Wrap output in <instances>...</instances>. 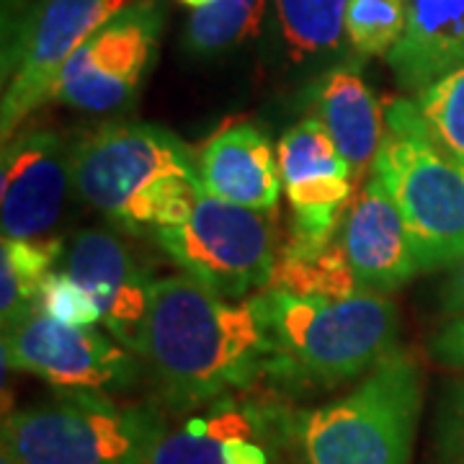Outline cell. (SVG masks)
Wrapping results in <instances>:
<instances>
[{"mask_svg": "<svg viewBox=\"0 0 464 464\" xmlns=\"http://www.w3.org/2000/svg\"><path fill=\"white\" fill-rule=\"evenodd\" d=\"M348 0H271V47L286 67L335 60L346 34Z\"/></svg>", "mask_w": 464, "mask_h": 464, "instance_id": "e0dca14e", "label": "cell"}, {"mask_svg": "<svg viewBox=\"0 0 464 464\" xmlns=\"http://www.w3.org/2000/svg\"><path fill=\"white\" fill-rule=\"evenodd\" d=\"M72 148L52 130L16 132L3 142L0 158V225L3 237L39 240L50 235L65 209Z\"/></svg>", "mask_w": 464, "mask_h": 464, "instance_id": "8fae6325", "label": "cell"}, {"mask_svg": "<svg viewBox=\"0 0 464 464\" xmlns=\"http://www.w3.org/2000/svg\"><path fill=\"white\" fill-rule=\"evenodd\" d=\"M268 0H215L197 8L183 34L194 57H219L264 34Z\"/></svg>", "mask_w": 464, "mask_h": 464, "instance_id": "44dd1931", "label": "cell"}, {"mask_svg": "<svg viewBox=\"0 0 464 464\" xmlns=\"http://www.w3.org/2000/svg\"><path fill=\"white\" fill-rule=\"evenodd\" d=\"M39 310L60 323H67V325L88 328V325L101 323V310L96 299L91 297V292L83 284L75 282L63 268L60 271L54 268L44 279Z\"/></svg>", "mask_w": 464, "mask_h": 464, "instance_id": "d4e9b609", "label": "cell"}, {"mask_svg": "<svg viewBox=\"0 0 464 464\" xmlns=\"http://www.w3.org/2000/svg\"><path fill=\"white\" fill-rule=\"evenodd\" d=\"M70 176L78 199L130 232L134 209L168 176L199 179L191 148L166 127L111 121L72 145Z\"/></svg>", "mask_w": 464, "mask_h": 464, "instance_id": "52a82bcc", "label": "cell"}, {"mask_svg": "<svg viewBox=\"0 0 464 464\" xmlns=\"http://www.w3.org/2000/svg\"><path fill=\"white\" fill-rule=\"evenodd\" d=\"M250 299L271 338V380L335 387L366 377L400 348L398 304L387 295L302 297L266 286Z\"/></svg>", "mask_w": 464, "mask_h": 464, "instance_id": "7a4b0ae2", "label": "cell"}, {"mask_svg": "<svg viewBox=\"0 0 464 464\" xmlns=\"http://www.w3.org/2000/svg\"><path fill=\"white\" fill-rule=\"evenodd\" d=\"M183 5H188V8H207V5H212L215 0H181Z\"/></svg>", "mask_w": 464, "mask_h": 464, "instance_id": "f546056e", "label": "cell"}, {"mask_svg": "<svg viewBox=\"0 0 464 464\" xmlns=\"http://www.w3.org/2000/svg\"><path fill=\"white\" fill-rule=\"evenodd\" d=\"M268 286H276L302 297L346 299L362 292L348 264L341 237L323 248H310L299 243H286L279 250L274 279Z\"/></svg>", "mask_w": 464, "mask_h": 464, "instance_id": "ffe728a7", "label": "cell"}, {"mask_svg": "<svg viewBox=\"0 0 464 464\" xmlns=\"http://www.w3.org/2000/svg\"><path fill=\"white\" fill-rule=\"evenodd\" d=\"M0 464H18V462L11 457V454H8V451H0Z\"/></svg>", "mask_w": 464, "mask_h": 464, "instance_id": "4dcf8cb0", "label": "cell"}, {"mask_svg": "<svg viewBox=\"0 0 464 464\" xmlns=\"http://www.w3.org/2000/svg\"><path fill=\"white\" fill-rule=\"evenodd\" d=\"M142 362L160 405L186 413L268 377L271 338L253 299L227 302L183 274L152 284Z\"/></svg>", "mask_w": 464, "mask_h": 464, "instance_id": "6da1fadb", "label": "cell"}, {"mask_svg": "<svg viewBox=\"0 0 464 464\" xmlns=\"http://www.w3.org/2000/svg\"><path fill=\"white\" fill-rule=\"evenodd\" d=\"M258 431L250 415L230 400L215 402L209 415H191L181 426H170L168 411L150 441L142 464H225L222 444Z\"/></svg>", "mask_w": 464, "mask_h": 464, "instance_id": "ac0fdd59", "label": "cell"}, {"mask_svg": "<svg viewBox=\"0 0 464 464\" xmlns=\"http://www.w3.org/2000/svg\"><path fill=\"white\" fill-rule=\"evenodd\" d=\"M183 274L225 299L264 292L276 268V237L266 212L219 199L199 188L179 225L152 232Z\"/></svg>", "mask_w": 464, "mask_h": 464, "instance_id": "8992f818", "label": "cell"}, {"mask_svg": "<svg viewBox=\"0 0 464 464\" xmlns=\"http://www.w3.org/2000/svg\"><path fill=\"white\" fill-rule=\"evenodd\" d=\"M405 29V0H348L346 36L359 57H387Z\"/></svg>", "mask_w": 464, "mask_h": 464, "instance_id": "603a6c76", "label": "cell"}, {"mask_svg": "<svg viewBox=\"0 0 464 464\" xmlns=\"http://www.w3.org/2000/svg\"><path fill=\"white\" fill-rule=\"evenodd\" d=\"M166 14L158 0H130L67 60L52 101L88 114L127 111L148 78Z\"/></svg>", "mask_w": 464, "mask_h": 464, "instance_id": "9c48e42d", "label": "cell"}, {"mask_svg": "<svg viewBox=\"0 0 464 464\" xmlns=\"http://www.w3.org/2000/svg\"><path fill=\"white\" fill-rule=\"evenodd\" d=\"M423 372L398 348L343 398L295 415L304 464H413Z\"/></svg>", "mask_w": 464, "mask_h": 464, "instance_id": "277c9868", "label": "cell"}, {"mask_svg": "<svg viewBox=\"0 0 464 464\" xmlns=\"http://www.w3.org/2000/svg\"><path fill=\"white\" fill-rule=\"evenodd\" d=\"M341 243L362 292L390 295L418 274L408 227L377 173L366 176L351 201Z\"/></svg>", "mask_w": 464, "mask_h": 464, "instance_id": "4fadbf2b", "label": "cell"}, {"mask_svg": "<svg viewBox=\"0 0 464 464\" xmlns=\"http://www.w3.org/2000/svg\"><path fill=\"white\" fill-rule=\"evenodd\" d=\"M140 362L96 325H67L44 313L3 331V366L34 374L57 390H130L140 380Z\"/></svg>", "mask_w": 464, "mask_h": 464, "instance_id": "30bf717a", "label": "cell"}, {"mask_svg": "<svg viewBox=\"0 0 464 464\" xmlns=\"http://www.w3.org/2000/svg\"><path fill=\"white\" fill-rule=\"evenodd\" d=\"M387 65L408 93H420L464 67V0H405V29Z\"/></svg>", "mask_w": 464, "mask_h": 464, "instance_id": "9a60e30c", "label": "cell"}, {"mask_svg": "<svg viewBox=\"0 0 464 464\" xmlns=\"http://www.w3.org/2000/svg\"><path fill=\"white\" fill-rule=\"evenodd\" d=\"M441 304L449 315L464 313V261L451 266V274H449L444 292H441Z\"/></svg>", "mask_w": 464, "mask_h": 464, "instance_id": "f1b7e54d", "label": "cell"}, {"mask_svg": "<svg viewBox=\"0 0 464 464\" xmlns=\"http://www.w3.org/2000/svg\"><path fill=\"white\" fill-rule=\"evenodd\" d=\"M225 464H268L266 449L253 441V436H237L222 444Z\"/></svg>", "mask_w": 464, "mask_h": 464, "instance_id": "83f0119b", "label": "cell"}, {"mask_svg": "<svg viewBox=\"0 0 464 464\" xmlns=\"http://www.w3.org/2000/svg\"><path fill=\"white\" fill-rule=\"evenodd\" d=\"M166 408H121L106 392L63 395L3 415V451L18 464H142Z\"/></svg>", "mask_w": 464, "mask_h": 464, "instance_id": "5b68a950", "label": "cell"}, {"mask_svg": "<svg viewBox=\"0 0 464 464\" xmlns=\"http://www.w3.org/2000/svg\"><path fill=\"white\" fill-rule=\"evenodd\" d=\"M201 188L212 197L274 215L282 194V168L268 137L253 124H232L197 155Z\"/></svg>", "mask_w": 464, "mask_h": 464, "instance_id": "5bb4252c", "label": "cell"}, {"mask_svg": "<svg viewBox=\"0 0 464 464\" xmlns=\"http://www.w3.org/2000/svg\"><path fill=\"white\" fill-rule=\"evenodd\" d=\"M439 464H464V377L447 390L436 418Z\"/></svg>", "mask_w": 464, "mask_h": 464, "instance_id": "484cf974", "label": "cell"}, {"mask_svg": "<svg viewBox=\"0 0 464 464\" xmlns=\"http://www.w3.org/2000/svg\"><path fill=\"white\" fill-rule=\"evenodd\" d=\"M415 103L439 148L464 166V67L420 91Z\"/></svg>", "mask_w": 464, "mask_h": 464, "instance_id": "cb8c5ba5", "label": "cell"}, {"mask_svg": "<svg viewBox=\"0 0 464 464\" xmlns=\"http://www.w3.org/2000/svg\"><path fill=\"white\" fill-rule=\"evenodd\" d=\"M315 111L338 152L346 158L353 183L362 186V176L372 173L387 134L384 106H380L374 91L356 70L341 65L328 70L317 81Z\"/></svg>", "mask_w": 464, "mask_h": 464, "instance_id": "2e32d148", "label": "cell"}, {"mask_svg": "<svg viewBox=\"0 0 464 464\" xmlns=\"http://www.w3.org/2000/svg\"><path fill=\"white\" fill-rule=\"evenodd\" d=\"M63 271L96 299L101 323L116 343L142 359L152 284L145 264L114 232L81 230L63 256Z\"/></svg>", "mask_w": 464, "mask_h": 464, "instance_id": "7c38bea8", "label": "cell"}, {"mask_svg": "<svg viewBox=\"0 0 464 464\" xmlns=\"http://www.w3.org/2000/svg\"><path fill=\"white\" fill-rule=\"evenodd\" d=\"M279 168L284 186L323 176H351L346 158L338 152L325 124L317 116H307L289 127L279 140Z\"/></svg>", "mask_w": 464, "mask_h": 464, "instance_id": "7402d4cb", "label": "cell"}, {"mask_svg": "<svg viewBox=\"0 0 464 464\" xmlns=\"http://www.w3.org/2000/svg\"><path fill=\"white\" fill-rule=\"evenodd\" d=\"M130 0H36L3 44V142L32 111L52 101V88L72 52Z\"/></svg>", "mask_w": 464, "mask_h": 464, "instance_id": "ba28073f", "label": "cell"}, {"mask_svg": "<svg viewBox=\"0 0 464 464\" xmlns=\"http://www.w3.org/2000/svg\"><path fill=\"white\" fill-rule=\"evenodd\" d=\"M387 134L372 173L387 186L408 227L418 271L464 261V166L433 140L415 99H390Z\"/></svg>", "mask_w": 464, "mask_h": 464, "instance_id": "3957f363", "label": "cell"}, {"mask_svg": "<svg viewBox=\"0 0 464 464\" xmlns=\"http://www.w3.org/2000/svg\"><path fill=\"white\" fill-rule=\"evenodd\" d=\"M63 240H11L3 237L0 246V320L3 331L18 325L39 310L44 279L63 264Z\"/></svg>", "mask_w": 464, "mask_h": 464, "instance_id": "d6986e66", "label": "cell"}, {"mask_svg": "<svg viewBox=\"0 0 464 464\" xmlns=\"http://www.w3.org/2000/svg\"><path fill=\"white\" fill-rule=\"evenodd\" d=\"M429 353L441 366L449 369H464V313L451 315L433 333L429 341Z\"/></svg>", "mask_w": 464, "mask_h": 464, "instance_id": "4316f807", "label": "cell"}]
</instances>
